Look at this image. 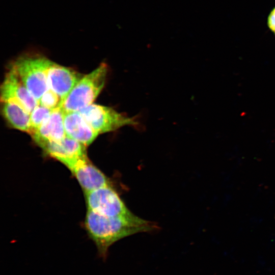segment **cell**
<instances>
[{
  "label": "cell",
  "instance_id": "10",
  "mask_svg": "<svg viewBox=\"0 0 275 275\" xmlns=\"http://www.w3.org/2000/svg\"><path fill=\"white\" fill-rule=\"evenodd\" d=\"M64 123L66 136L86 147L99 135L78 111L64 112Z\"/></svg>",
  "mask_w": 275,
  "mask_h": 275
},
{
  "label": "cell",
  "instance_id": "9",
  "mask_svg": "<svg viewBox=\"0 0 275 275\" xmlns=\"http://www.w3.org/2000/svg\"><path fill=\"white\" fill-rule=\"evenodd\" d=\"M69 169L85 193L110 185L108 179L90 161L87 156L79 159Z\"/></svg>",
  "mask_w": 275,
  "mask_h": 275
},
{
  "label": "cell",
  "instance_id": "12",
  "mask_svg": "<svg viewBox=\"0 0 275 275\" xmlns=\"http://www.w3.org/2000/svg\"><path fill=\"white\" fill-rule=\"evenodd\" d=\"M1 113L9 126L31 134L30 114L20 106L12 102H3Z\"/></svg>",
  "mask_w": 275,
  "mask_h": 275
},
{
  "label": "cell",
  "instance_id": "13",
  "mask_svg": "<svg viewBox=\"0 0 275 275\" xmlns=\"http://www.w3.org/2000/svg\"><path fill=\"white\" fill-rule=\"evenodd\" d=\"M51 111L40 105L33 109L30 114L31 136L38 131L43 122L50 116Z\"/></svg>",
  "mask_w": 275,
  "mask_h": 275
},
{
  "label": "cell",
  "instance_id": "1",
  "mask_svg": "<svg viewBox=\"0 0 275 275\" xmlns=\"http://www.w3.org/2000/svg\"><path fill=\"white\" fill-rule=\"evenodd\" d=\"M85 226L95 242L99 255L105 258L109 248L120 239L132 234L153 231L158 228L154 223L131 213L118 216H107L88 210Z\"/></svg>",
  "mask_w": 275,
  "mask_h": 275
},
{
  "label": "cell",
  "instance_id": "15",
  "mask_svg": "<svg viewBox=\"0 0 275 275\" xmlns=\"http://www.w3.org/2000/svg\"><path fill=\"white\" fill-rule=\"evenodd\" d=\"M267 24L269 29L275 34V8L269 14Z\"/></svg>",
  "mask_w": 275,
  "mask_h": 275
},
{
  "label": "cell",
  "instance_id": "7",
  "mask_svg": "<svg viewBox=\"0 0 275 275\" xmlns=\"http://www.w3.org/2000/svg\"><path fill=\"white\" fill-rule=\"evenodd\" d=\"M35 143L46 154L59 160L68 168L79 159L87 156L86 146L67 136L58 143L45 141H38Z\"/></svg>",
  "mask_w": 275,
  "mask_h": 275
},
{
  "label": "cell",
  "instance_id": "11",
  "mask_svg": "<svg viewBox=\"0 0 275 275\" xmlns=\"http://www.w3.org/2000/svg\"><path fill=\"white\" fill-rule=\"evenodd\" d=\"M64 116V112L61 106L52 109L50 116L43 122L38 131L31 135L34 141L58 143L64 140L66 137Z\"/></svg>",
  "mask_w": 275,
  "mask_h": 275
},
{
  "label": "cell",
  "instance_id": "8",
  "mask_svg": "<svg viewBox=\"0 0 275 275\" xmlns=\"http://www.w3.org/2000/svg\"><path fill=\"white\" fill-rule=\"evenodd\" d=\"M84 75L73 68L52 63L48 72V87L60 97V105Z\"/></svg>",
  "mask_w": 275,
  "mask_h": 275
},
{
  "label": "cell",
  "instance_id": "6",
  "mask_svg": "<svg viewBox=\"0 0 275 275\" xmlns=\"http://www.w3.org/2000/svg\"><path fill=\"white\" fill-rule=\"evenodd\" d=\"M0 99L1 102L19 105L29 114L39 105L11 65L1 86Z\"/></svg>",
  "mask_w": 275,
  "mask_h": 275
},
{
  "label": "cell",
  "instance_id": "4",
  "mask_svg": "<svg viewBox=\"0 0 275 275\" xmlns=\"http://www.w3.org/2000/svg\"><path fill=\"white\" fill-rule=\"evenodd\" d=\"M78 112L99 134L114 131L125 126L138 124L135 118L107 106L93 103Z\"/></svg>",
  "mask_w": 275,
  "mask_h": 275
},
{
  "label": "cell",
  "instance_id": "14",
  "mask_svg": "<svg viewBox=\"0 0 275 275\" xmlns=\"http://www.w3.org/2000/svg\"><path fill=\"white\" fill-rule=\"evenodd\" d=\"M61 99L57 94L48 89L38 101L39 105L53 109L60 105Z\"/></svg>",
  "mask_w": 275,
  "mask_h": 275
},
{
  "label": "cell",
  "instance_id": "5",
  "mask_svg": "<svg viewBox=\"0 0 275 275\" xmlns=\"http://www.w3.org/2000/svg\"><path fill=\"white\" fill-rule=\"evenodd\" d=\"M88 210L107 216L126 215L132 212L110 185L86 193Z\"/></svg>",
  "mask_w": 275,
  "mask_h": 275
},
{
  "label": "cell",
  "instance_id": "3",
  "mask_svg": "<svg viewBox=\"0 0 275 275\" xmlns=\"http://www.w3.org/2000/svg\"><path fill=\"white\" fill-rule=\"evenodd\" d=\"M108 66L101 63L84 75L60 105L64 112H76L93 104L104 87Z\"/></svg>",
  "mask_w": 275,
  "mask_h": 275
},
{
  "label": "cell",
  "instance_id": "2",
  "mask_svg": "<svg viewBox=\"0 0 275 275\" xmlns=\"http://www.w3.org/2000/svg\"><path fill=\"white\" fill-rule=\"evenodd\" d=\"M52 62L40 53L26 52L17 57L11 65L38 101L49 89L48 72Z\"/></svg>",
  "mask_w": 275,
  "mask_h": 275
}]
</instances>
